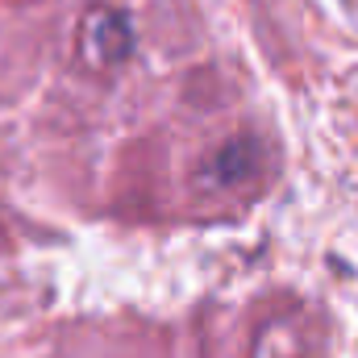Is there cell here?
Returning <instances> with one entry per match:
<instances>
[{
    "label": "cell",
    "instance_id": "cell-1",
    "mask_svg": "<svg viewBox=\"0 0 358 358\" xmlns=\"http://www.w3.org/2000/svg\"><path fill=\"white\" fill-rule=\"evenodd\" d=\"M80 42H84V55H88L96 67H113V63H121V59L129 55L134 34H129V21H125L121 13H113V8H92L88 21H84Z\"/></svg>",
    "mask_w": 358,
    "mask_h": 358
}]
</instances>
